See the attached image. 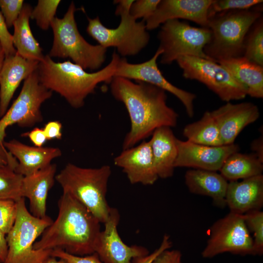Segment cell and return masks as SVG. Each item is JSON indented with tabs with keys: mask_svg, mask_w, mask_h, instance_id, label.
<instances>
[{
	"mask_svg": "<svg viewBox=\"0 0 263 263\" xmlns=\"http://www.w3.org/2000/svg\"><path fill=\"white\" fill-rule=\"evenodd\" d=\"M251 148L259 159L263 162V135L254 139L251 144Z\"/></svg>",
	"mask_w": 263,
	"mask_h": 263,
	"instance_id": "44",
	"label": "cell"
},
{
	"mask_svg": "<svg viewBox=\"0 0 263 263\" xmlns=\"http://www.w3.org/2000/svg\"><path fill=\"white\" fill-rule=\"evenodd\" d=\"M119 220L118 210L112 207L95 247V252L104 263H132L133 259L149 254L144 246L128 245L124 243L117 230Z\"/></svg>",
	"mask_w": 263,
	"mask_h": 263,
	"instance_id": "14",
	"label": "cell"
},
{
	"mask_svg": "<svg viewBox=\"0 0 263 263\" xmlns=\"http://www.w3.org/2000/svg\"><path fill=\"white\" fill-rule=\"evenodd\" d=\"M263 2L262 0H213L208 10V19L223 11L249 9Z\"/></svg>",
	"mask_w": 263,
	"mask_h": 263,
	"instance_id": "33",
	"label": "cell"
},
{
	"mask_svg": "<svg viewBox=\"0 0 263 263\" xmlns=\"http://www.w3.org/2000/svg\"><path fill=\"white\" fill-rule=\"evenodd\" d=\"M160 0H134L130 10L131 15L136 20L143 19L145 22L155 12Z\"/></svg>",
	"mask_w": 263,
	"mask_h": 263,
	"instance_id": "35",
	"label": "cell"
},
{
	"mask_svg": "<svg viewBox=\"0 0 263 263\" xmlns=\"http://www.w3.org/2000/svg\"><path fill=\"white\" fill-rule=\"evenodd\" d=\"M52 94L40 82L37 70L26 78L19 96L0 118V144L3 146L8 127L30 128L41 122V106Z\"/></svg>",
	"mask_w": 263,
	"mask_h": 263,
	"instance_id": "10",
	"label": "cell"
},
{
	"mask_svg": "<svg viewBox=\"0 0 263 263\" xmlns=\"http://www.w3.org/2000/svg\"><path fill=\"white\" fill-rule=\"evenodd\" d=\"M24 4L23 0H0V11L8 28L13 26Z\"/></svg>",
	"mask_w": 263,
	"mask_h": 263,
	"instance_id": "36",
	"label": "cell"
},
{
	"mask_svg": "<svg viewBox=\"0 0 263 263\" xmlns=\"http://www.w3.org/2000/svg\"><path fill=\"white\" fill-rule=\"evenodd\" d=\"M220 174L228 181H238L262 174L263 162L253 153L231 154L220 169Z\"/></svg>",
	"mask_w": 263,
	"mask_h": 263,
	"instance_id": "27",
	"label": "cell"
},
{
	"mask_svg": "<svg viewBox=\"0 0 263 263\" xmlns=\"http://www.w3.org/2000/svg\"><path fill=\"white\" fill-rule=\"evenodd\" d=\"M32 10L28 3H24L21 11L14 23L13 45L17 53L22 57L31 60L41 61L44 55L42 49L31 31L29 20Z\"/></svg>",
	"mask_w": 263,
	"mask_h": 263,
	"instance_id": "26",
	"label": "cell"
},
{
	"mask_svg": "<svg viewBox=\"0 0 263 263\" xmlns=\"http://www.w3.org/2000/svg\"><path fill=\"white\" fill-rule=\"evenodd\" d=\"M60 0H38L32 9L30 19H35L37 26L42 30H47L55 18Z\"/></svg>",
	"mask_w": 263,
	"mask_h": 263,
	"instance_id": "31",
	"label": "cell"
},
{
	"mask_svg": "<svg viewBox=\"0 0 263 263\" xmlns=\"http://www.w3.org/2000/svg\"><path fill=\"white\" fill-rule=\"evenodd\" d=\"M132 184L151 185L159 178L154 164L149 141L123 150L114 159Z\"/></svg>",
	"mask_w": 263,
	"mask_h": 263,
	"instance_id": "17",
	"label": "cell"
},
{
	"mask_svg": "<svg viewBox=\"0 0 263 263\" xmlns=\"http://www.w3.org/2000/svg\"><path fill=\"white\" fill-rule=\"evenodd\" d=\"M5 55L3 49L0 43V73L5 59Z\"/></svg>",
	"mask_w": 263,
	"mask_h": 263,
	"instance_id": "47",
	"label": "cell"
},
{
	"mask_svg": "<svg viewBox=\"0 0 263 263\" xmlns=\"http://www.w3.org/2000/svg\"><path fill=\"white\" fill-rule=\"evenodd\" d=\"M0 43L5 56L15 55L17 51L13 45V36L8 30L4 17L0 10Z\"/></svg>",
	"mask_w": 263,
	"mask_h": 263,
	"instance_id": "38",
	"label": "cell"
},
{
	"mask_svg": "<svg viewBox=\"0 0 263 263\" xmlns=\"http://www.w3.org/2000/svg\"><path fill=\"white\" fill-rule=\"evenodd\" d=\"M21 136L28 137L35 146L42 147L47 140L43 129L35 128L30 132H25Z\"/></svg>",
	"mask_w": 263,
	"mask_h": 263,
	"instance_id": "42",
	"label": "cell"
},
{
	"mask_svg": "<svg viewBox=\"0 0 263 263\" xmlns=\"http://www.w3.org/2000/svg\"><path fill=\"white\" fill-rule=\"evenodd\" d=\"M183 135L193 143L217 147L224 145L217 122L211 111H206L199 120L187 125Z\"/></svg>",
	"mask_w": 263,
	"mask_h": 263,
	"instance_id": "28",
	"label": "cell"
},
{
	"mask_svg": "<svg viewBox=\"0 0 263 263\" xmlns=\"http://www.w3.org/2000/svg\"><path fill=\"white\" fill-rule=\"evenodd\" d=\"M133 0H114L117 4L115 14L120 16V22L115 28L104 26L98 17L87 18L86 31L101 46L113 47L123 56L138 54L148 44L150 37L145 22L137 21L130 14Z\"/></svg>",
	"mask_w": 263,
	"mask_h": 263,
	"instance_id": "7",
	"label": "cell"
},
{
	"mask_svg": "<svg viewBox=\"0 0 263 263\" xmlns=\"http://www.w3.org/2000/svg\"><path fill=\"white\" fill-rule=\"evenodd\" d=\"M211 34L208 28L192 26L179 19L165 22L162 24L157 36L158 48L163 51L160 63L169 65L178 57L186 56L212 60L204 52Z\"/></svg>",
	"mask_w": 263,
	"mask_h": 263,
	"instance_id": "9",
	"label": "cell"
},
{
	"mask_svg": "<svg viewBox=\"0 0 263 263\" xmlns=\"http://www.w3.org/2000/svg\"><path fill=\"white\" fill-rule=\"evenodd\" d=\"M252 97H263V66L242 56L217 61Z\"/></svg>",
	"mask_w": 263,
	"mask_h": 263,
	"instance_id": "25",
	"label": "cell"
},
{
	"mask_svg": "<svg viewBox=\"0 0 263 263\" xmlns=\"http://www.w3.org/2000/svg\"><path fill=\"white\" fill-rule=\"evenodd\" d=\"M176 61L185 78L202 83L222 101L243 99L247 95L229 72L213 60L186 56L178 57Z\"/></svg>",
	"mask_w": 263,
	"mask_h": 263,
	"instance_id": "11",
	"label": "cell"
},
{
	"mask_svg": "<svg viewBox=\"0 0 263 263\" xmlns=\"http://www.w3.org/2000/svg\"><path fill=\"white\" fill-rule=\"evenodd\" d=\"M76 11L72 1L63 18L55 17L52 21L53 41L48 55L51 58H69L84 70H98L106 60L107 49L89 43L81 36L75 20Z\"/></svg>",
	"mask_w": 263,
	"mask_h": 263,
	"instance_id": "6",
	"label": "cell"
},
{
	"mask_svg": "<svg viewBox=\"0 0 263 263\" xmlns=\"http://www.w3.org/2000/svg\"><path fill=\"white\" fill-rule=\"evenodd\" d=\"M23 177L9 165L0 166V200L11 199L17 201L23 198Z\"/></svg>",
	"mask_w": 263,
	"mask_h": 263,
	"instance_id": "30",
	"label": "cell"
},
{
	"mask_svg": "<svg viewBox=\"0 0 263 263\" xmlns=\"http://www.w3.org/2000/svg\"><path fill=\"white\" fill-rule=\"evenodd\" d=\"M56 166L51 164L31 175L23 176L21 195L29 201L30 213L42 218L46 215V201L55 180Z\"/></svg>",
	"mask_w": 263,
	"mask_h": 263,
	"instance_id": "22",
	"label": "cell"
},
{
	"mask_svg": "<svg viewBox=\"0 0 263 263\" xmlns=\"http://www.w3.org/2000/svg\"><path fill=\"white\" fill-rule=\"evenodd\" d=\"M56 219L34 244L36 249L62 250L76 256L95 252L101 232L100 222L70 194L63 192L58 201Z\"/></svg>",
	"mask_w": 263,
	"mask_h": 263,
	"instance_id": "2",
	"label": "cell"
},
{
	"mask_svg": "<svg viewBox=\"0 0 263 263\" xmlns=\"http://www.w3.org/2000/svg\"><path fill=\"white\" fill-rule=\"evenodd\" d=\"M162 52L158 48L151 58L140 63H131L125 58H120L114 76L144 82L171 93L183 104L188 115L192 117L194 113L193 104L196 95L174 86L164 77L157 64Z\"/></svg>",
	"mask_w": 263,
	"mask_h": 263,
	"instance_id": "13",
	"label": "cell"
},
{
	"mask_svg": "<svg viewBox=\"0 0 263 263\" xmlns=\"http://www.w3.org/2000/svg\"><path fill=\"white\" fill-rule=\"evenodd\" d=\"M181 259L179 250L168 249L158 255L152 263H182Z\"/></svg>",
	"mask_w": 263,
	"mask_h": 263,
	"instance_id": "40",
	"label": "cell"
},
{
	"mask_svg": "<svg viewBox=\"0 0 263 263\" xmlns=\"http://www.w3.org/2000/svg\"><path fill=\"white\" fill-rule=\"evenodd\" d=\"M51 256L64 260L68 263H104L95 252L90 255L80 256L71 254L62 250L56 249L53 250Z\"/></svg>",
	"mask_w": 263,
	"mask_h": 263,
	"instance_id": "37",
	"label": "cell"
},
{
	"mask_svg": "<svg viewBox=\"0 0 263 263\" xmlns=\"http://www.w3.org/2000/svg\"><path fill=\"white\" fill-rule=\"evenodd\" d=\"M207 244L201 253L204 258H212L225 252L254 255L253 241L243 214L229 212L211 225Z\"/></svg>",
	"mask_w": 263,
	"mask_h": 263,
	"instance_id": "12",
	"label": "cell"
},
{
	"mask_svg": "<svg viewBox=\"0 0 263 263\" xmlns=\"http://www.w3.org/2000/svg\"><path fill=\"white\" fill-rule=\"evenodd\" d=\"M113 97L124 105L131 128L123 142V150L135 146L162 127H174L178 114L167 103L166 92L154 85L114 76L110 82Z\"/></svg>",
	"mask_w": 263,
	"mask_h": 263,
	"instance_id": "1",
	"label": "cell"
},
{
	"mask_svg": "<svg viewBox=\"0 0 263 263\" xmlns=\"http://www.w3.org/2000/svg\"><path fill=\"white\" fill-rule=\"evenodd\" d=\"M213 0H160L152 15L145 21L147 30L158 28L165 22L184 19L207 28L208 10Z\"/></svg>",
	"mask_w": 263,
	"mask_h": 263,
	"instance_id": "16",
	"label": "cell"
},
{
	"mask_svg": "<svg viewBox=\"0 0 263 263\" xmlns=\"http://www.w3.org/2000/svg\"><path fill=\"white\" fill-rule=\"evenodd\" d=\"M246 226L253 233L254 255L263 253V212L261 210L249 211L243 214Z\"/></svg>",
	"mask_w": 263,
	"mask_h": 263,
	"instance_id": "32",
	"label": "cell"
},
{
	"mask_svg": "<svg viewBox=\"0 0 263 263\" xmlns=\"http://www.w3.org/2000/svg\"><path fill=\"white\" fill-rule=\"evenodd\" d=\"M47 140L60 139L62 138V124L58 121L47 123L43 129Z\"/></svg>",
	"mask_w": 263,
	"mask_h": 263,
	"instance_id": "41",
	"label": "cell"
},
{
	"mask_svg": "<svg viewBox=\"0 0 263 263\" xmlns=\"http://www.w3.org/2000/svg\"><path fill=\"white\" fill-rule=\"evenodd\" d=\"M16 202L17 218L6 236L8 251L4 263H45L53 250L36 249L34 244L53 220L47 215L42 218L33 215L27 209L24 198Z\"/></svg>",
	"mask_w": 263,
	"mask_h": 263,
	"instance_id": "8",
	"label": "cell"
},
{
	"mask_svg": "<svg viewBox=\"0 0 263 263\" xmlns=\"http://www.w3.org/2000/svg\"><path fill=\"white\" fill-rule=\"evenodd\" d=\"M120 59L114 52L104 68L89 73L70 60L56 62L48 55L39 62L37 71L41 84L63 97L74 108L83 107L87 97L94 92L101 83L110 84Z\"/></svg>",
	"mask_w": 263,
	"mask_h": 263,
	"instance_id": "3",
	"label": "cell"
},
{
	"mask_svg": "<svg viewBox=\"0 0 263 263\" xmlns=\"http://www.w3.org/2000/svg\"><path fill=\"white\" fill-rule=\"evenodd\" d=\"M17 164V160L0 144V166L9 165L15 170Z\"/></svg>",
	"mask_w": 263,
	"mask_h": 263,
	"instance_id": "43",
	"label": "cell"
},
{
	"mask_svg": "<svg viewBox=\"0 0 263 263\" xmlns=\"http://www.w3.org/2000/svg\"><path fill=\"white\" fill-rule=\"evenodd\" d=\"M211 112L218 124L224 145L234 144L242 130L260 116L258 106L249 102H226Z\"/></svg>",
	"mask_w": 263,
	"mask_h": 263,
	"instance_id": "18",
	"label": "cell"
},
{
	"mask_svg": "<svg viewBox=\"0 0 263 263\" xmlns=\"http://www.w3.org/2000/svg\"><path fill=\"white\" fill-rule=\"evenodd\" d=\"M172 246V242L169 236L165 234L160 246L151 253L137 257L132 260V263H152L156 257L165 250L170 249Z\"/></svg>",
	"mask_w": 263,
	"mask_h": 263,
	"instance_id": "39",
	"label": "cell"
},
{
	"mask_svg": "<svg viewBox=\"0 0 263 263\" xmlns=\"http://www.w3.org/2000/svg\"><path fill=\"white\" fill-rule=\"evenodd\" d=\"M226 206L230 212L239 214L261 210L263 206V175L241 181H229L225 194Z\"/></svg>",
	"mask_w": 263,
	"mask_h": 263,
	"instance_id": "19",
	"label": "cell"
},
{
	"mask_svg": "<svg viewBox=\"0 0 263 263\" xmlns=\"http://www.w3.org/2000/svg\"><path fill=\"white\" fill-rule=\"evenodd\" d=\"M3 146L18 161L15 171L23 176L47 167L62 154L58 148L30 146L16 139L4 141Z\"/></svg>",
	"mask_w": 263,
	"mask_h": 263,
	"instance_id": "20",
	"label": "cell"
},
{
	"mask_svg": "<svg viewBox=\"0 0 263 263\" xmlns=\"http://www.w3.org/2000/svg\"><path fill=\"white\" fill-rule=\"evenodd\" d=\"M39 62L25 59L17 53L5 56L0 73V118L7 111L21 81L37 70Z\"/></svg>",
	"mask_w": 263,
	"mask_h": 263,
	"instance_id": "21",
	"label": "cell"
},
{
	"mask_svg": "<svg viewBox=\"0 0 263 263\" xmlns=\"http://www.w3.org/2000/svg\"><path fill=\"white\" fill-rule=\"evenodd\" d=\"M185 180L190 192L210 197L213 203L221 208L226 206L225 194L228 182L220 173L193 169L186 171Z\"/></svg>",
	"mask_w": 263,
	"mask_h": 263,
	"instance_id": "24",
	"label": "cell"
},
{
	"mask_svg": "<svg viewBox=\"0 0 263 263\" xmlns=\"http://www.w3.org/2000/svg\"><path fill=\"white\" fill-rule=\"evenodd\" d=\"M17 215V202L13 200H0V231L6 236L15 223Z\"/></svg>",
	"mask_w": 263,
	"mask_h": 263,
	"instance_id": "34",
	"label": "cell"
},
{
	"mask_svg": "<svg viewBox=\"0 0 263 263\" xmlns=\"http://www.w3.org/2000/svg\"><path fill=\"white\" fill-rule=\"evenodd\" d=\"M177 138L169 127L156 129L149 140L154 164L159 178L171 177L177 156Z\"/></svg>",
	"mask_w": 263,
	"mask_h": 263,
	"instance_id": "23",
	"label": "cell"
},
{
	"mask_svg": "<svg viewBox=\"0 0 263 263\" xmlns=\"http://www.w3.org/2000/svg\"><path fill=\"white\" fill-rule=\"evenodd\" d=\"M45 263H68L66 261L62 259H56V258L51 256Z\"/></svg>",
	"mask_w": 263,
	"mask_h": 263,
	"instance_id": "46",
	"label": "cell"
},
{
	"mask_svg": "<svg viewBox=\"0 0 263 263\" xmlns=\"http://www.w3.org/2000/svg\"><path fill=\"white\" fill-rule=\"evenodd\" d=\"M8 246L6 236L0 231V263H4L7 254Z\"/></svg>",
	"mask_w": 263,
	"mask_h": 263,
	"instance_id": "45",
	"label": "cell"
},
{
	"mask_svg": "<svg viewBox=\"0 0 263 263\" xmlns=\"http://www.w3.org/2000/svg\"><path fill=\"white\" fill-rule=\"evenodd\" d=\"M176 145L177 156L175 168L189 167L214 171L220 170L225 160L239 150V147L234 143L213 147L177 138Z\"/></svg>",
	"mask_w": 263,
	"mask_h": 263,
	"instance_id": "15",
	"label": "cell"
},
{
	"mask_svg": "<svg viewBox=\"0 0 263 263\" xmlns=\"http://www.w3.org/2000/svg\"><path fill=\"white\" fill-rule=\"evenodd\" d=\"M261 4L247 9L223 11L208 18L211 37L204 52L217 61L243 56L245 36L253 23L262 17Z\"/></svg>",
	"mask_w": 263,
	"mask_h": 263,
	"instance_id": "4",
	"label": "cell"
},
{
	"mask_svg": "<svg viewBox=\"0 0 263 263\" xmlns=\"http://www.w3.org/2000/svg\"><path fill=\"white\" fill-rule=\"evenodd\" d=\"M243 56L263 66V18L256 20L248 31L244 43Z\"/></svg>",
	"mask_w": 263,
	"mask_h": 263,
	"instance_id": "29",
	"label": "cell"
},
{
	"mask_svg": "<svg viewBox=\"0 0 263 263\" xmlns=\"http://www.w3.org/2000/svg\"><path fill=\"white\" fill-rule=\"evenodd\" d=\"M111 173L108 165L86 168L69 163L56 175L55 180L63 192L73 196L104 224L112 208L106 200Z\"/></svg>",
	"mask_w": 263,
	"mask_h": 263,
	"instance_id": "5",
	"label": "cell"
}]
</instances>
